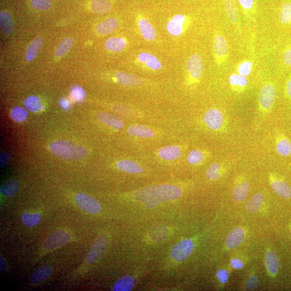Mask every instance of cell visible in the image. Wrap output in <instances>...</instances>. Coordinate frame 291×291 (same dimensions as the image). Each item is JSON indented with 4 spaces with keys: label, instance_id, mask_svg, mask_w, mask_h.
I'll use <instances>...</instances> for the list:
<instances>
[{
    "label": "cell",
    "instance_id": "6da1fadb",
    "mask_svg": "<svg viewBox=\"0 0 291 291\" xmlns=\"http://www.w3.org/2000/svg\"><path fill=\"white\" fill-rule=\"evenodd\" d=\"M182 194V190L172 184H159L144 188L134 193V198L145 203L147 208H154L165 201L175 200Z\"/></svg>",
    "mask_w": 291,
    "mask_h": 291
},
{
    "label": "cell",
    "instance_id": "7a4b0ae2",
    "mask_svg": "<svg viewBox=\"0 0 291 291\" xmlns=\"http://www.w3.org/2000/svg\"><path fill=\"white\" fill-rule=\"evenodd\" d=\"M49 149L53 154L58 157L69 160L86 158L89 154L88 149L86 147L63 140L50 143Z\"/></svg>",
    "mask_w": 291,
    "mask_h": 291
},
{
    "label": "cell",
    "instance_id": "3957f363",
    "mask_svg": "<svg viewBox=\"0 0 291 291\" xmlns=\"http://www.w3.org/2000/svg\"><path fill=\"white\" fill-rule=\"evenodd\" d=\"M276 91L275 86L267 82L262 87L259 94V107L262 113L270 112L275 103Z\"/></svg>",
    "mask_w": 291,
    "mask_h": 291
},
{
    "label": "cell",
    "instance_id": "277c9868",
    "mask_svg": "<svg viewBox=\"0 0 291 291\" xmlns=\"http://www.w3.org/2000/svg\"><path fill=\"white\" fill-rule=\"evenodd\" d=\"M213 50L215 61L218 66L225 64L229 57V49L225 36L216 34L214 38Z\"/></svg>",
    "mask_w": 291,
    "mask_h": 291
},
{
    "label": "cell",
    "instance_id": "5b68a950",
    "mask_svg": "<svg viewBox=\"0 0 291 291\" xmlns=\"http://www.w3.org/2000/svg\"><path fill=\"white\" fill-rule=\"evenodd\" d=\"M72 235L64 231H58L49 236L43 244V249L45 251L58 249L69 243Z\"/></svg>",
    "mask_w": 291,
    "mask_h": 291
},
{
    "label": "cell",
    "instance_id": "8992f818",
    "mask_svg": "<svg viewBox=\"0 0 291 291\" xmlns=\"http://www.w3.org/2000/svg\"><path fill=\"white\" fill-rule=\"evenodd\" d=\"M108 239L105 236H98L92 245L87 253L86 262L88 265L96 262L101 257L107 249Z\"/></svg>",
    "mask_w": 291,
    "mask_h": 291
},
{
    "label": "cell",
    "instance_id": "52a82bcc",
    "mask_svg": "<svg viewBox=\"0 0 291 291\" xmlns=\"http://www.w3.org/2000/svg\"><path fill=\"white\" fill-rule=\"evenodd\" d=\"M194 243L190 239H184L172 248L171 256L172 259L178 262L186 260L192 254Z\"/></svg>",
    "mask_w": 291,
    "mask_h": 291
},
{
    "label": "cell",
    "instance_id": "ba28073f",
    "mask_svg": "<svg viewBox=\"0 0 291 291\" xmlns=\"http://www.w3.org/2000/svg\"><path fill=\"white\" fill-rule=\"evenodd\" d=\"M76 199L78 206L87 213L96 214L101 211V205L89 195L80 193L77 195Z\"/></svg>",
    "mask_w": 291,
    "mask_h": 291
},
{
    "label": "cell",
    "instance_id": "9c48e42d",
    "mask_svg": "<svg viewBox=\"0 0 291 291\" xmlns=\"http://www.w3.org/2000/svg\"><path fill=\"white\" fill-rule=\"evenodd\" d=\"M187 70L193 81L198 82L204 73V64L202 58L198 54L190 56L187 60Z\"/></svg>",
    "mask_w": 291,
    "mask_h": 291
},
{
    "label": "cell",
    "instance_id": "30bf717a",
    "mask_svg": "<svg viewBox=\"0 0 291 291\" xmlns=\"http://www.w3.org/2000/svg\"><path fill=\"white\" fill-rule=\"evenodd\" d=\"M269 180L272 189L279 197L286 199L291 198V188L289 183L272 173Z\"/></svg>",
    "mask_w": 291,
    "mask_h": 291
},
{
    "label": "cell",
    "instance_id": "8fae6325",
    "mask_svg": "<svg viewBox=\"0 0 291 291\" xmlns=\"http://www.w3.org/2000/svg\"><path fill=\"white\" fill-rule=\"evenodd\" d=\"M204 120L210 130H220L223 125L224 116L221 110L211 109L205 114Z\"/></svg>",
    "mask_w": 291,
    "mask_h": 291
},
{
    "label": "cell",
    "instance_id": "7c38bea8",
    "mask_svg": "<svg viewBox=\"0 0 291 291\" xmlns=\"http://www.w3.org/2000/svg\"><path fill=\"white\" fill-rule=\"evenodd\" d=\"M245 237V233L242 228L238 227L233 229L228 234L226 240L227 247L230 249L236 248L243 242Z\"/></svg>",
    "mask_w": 291,
    "mask_h": 291
},
{
    "label": "cell",
    "instance_id": "4fadbf2b",
    "mask_svg": "<svg viewBox=\"0 0 291 291\" xmlns=\"http://www.w3.org/2000/svg\"><path fill=\"white\" fill-rule=\"evenodd\" d=\"M276 149L280 155L288 156L291 154V142L283 133H279L276 136Z\"/></svg>",
    "mask_w": 291,
    "mask_h": 291
},
{
    "label": "cell",
    "instance_id": "5bb4252c",
    "mask_svg": "<svg viewBox=\"0 0 291 291\" xmlns=\"http://www.w3.org/2000/svg\"><path fill=\"white\" fill-rule=\"evenodd\" d=\"M116 79L120 85L128 87L142 86L143 81L142 78L128 73L119 72L116 75Z\"/></svg>",
    "mask_w": 291,
    "mask_h": 291
},
{
    "label": "cell",
    "instance_id": "9a60e30c",
    "mask_svg": "<svg viewBox=\"0 0 291 291\" xmlns=\"http://www.w3.org/2000/svg\"><path fill=\"white\" fill-rule=\"evenodd\" d=\"M186 17L183 15H177L167 24V30L173 36H179L183 32V26L186 21Z\"/></svg>",
    "mask_w": 291,
    "mask_h": 291
},
{
    "label": "cell",
    "instance_id": "2e32d148",
    "mask_svg": "<svg viewBox=\"0 0 291 291\" xmlns=\"http://www.w3.org/2000/svg\"><path fill=\"white\" fill-rule=\"evenodd\" d=\"M250 187V183L247 181H242L235 184L233 190V200L237 203L242 202L247 197Z\"/></svg>",
    "mask_w": 291,
    "mask_h": 291
},
{
    "label": "cell",
    "instance_id": "e0dca14e",
    "mask_svg": "<svg viewBox=\"0 0 291 291\" xmlns=\"http://www.w3.org/2000/svg\"><path fill=\"white\" fill-rule=\"evenodd\" d=\"M98 120L104 124L115 128L121 130L124 127V124L119 117L108 113H101L97 115Z\"/></svg>",
    "mask_w": 291,
    "mask_h": 291
},
{
    "label": "cell",
    "instance_id": "ac0fdd59",
    "mask_svg": "<svg viewBox=\"0 0 291 291\" xmlns=\"http://www.w3.org/2000/svg\"><path fill=\"white\" fill-rule=\"evenodd\" d=\"M181 150L177 146H169L162 147L159 150L158 156L165 160H175L180 157Z\"/></svg>",
    "mask_w": 291,
    "mask_h": 291
},
{
    "label": "cell",
    "instance_id": "d6986e66",
    "mask_svg": "<svg viewBox=\"0 0 291 291\" xmlns=\"http://www.w3.org/2000/svg\"><path fill=\"white\" fill-rule=\"evenodd\" d=\"M224 6L228 19L233 25L239 24V13L235 0H225Z\"/></svg>",
    "mask_w": 291,
    "mask_h": 291
},
{
    "label": "cell",
    "instance_id": "ffe728a7",
    "mask_svg": "<svg viewBox=\"0 0 291 291\" xmlns=\"http://www.w3.org/2000/svg\"><path fill=\"white\" fill-rule=\"evenodd\" d=\"M53 272L52 267L49 265H42L32 274L30 281L33 284H38L46 281Z\"/></svg>",
    "mask_w": 291,
    "mask_h": 291
},
{
    "label": "cell",
    "instance_id": "44dd1931",
    "mask_svg": "<svg viewBox=\"0 0 291 291\" xmlns=\"http://www.w3.org/2000/svg\"><path fill=\"white\" fill-rule=\"evenodd\" d=\"M265 262L268 273L271 276H276L279 268V261L277 255L273 251H267Z\"/></svg>",
    "mask_w": 291,
    "mask_h": 291
},
{
    "label": "cell",
    "instance_id": "7402d4cb",
    "mask_svg": "<svg viewBox=\"0 0 291 291\" xmlns=\"http://www.w3.org/2000/svg\"><path fill=\"white\" fill-rule=\"evenodd\" d=\"M136 280L131 276L127 275L120 278L115 284L114 291H130L135 287Z\"/></svg>",
    "mask_w": 291,
    "mask_h": 291
},
{
    "label": "cell",
    "instance_id": "603a6c76",
    "mask_svg": "<svg viewBox=\"0 0 291 291\" xmlns=\"http://www.w3.org/2000/svg\"><path fill=\"white\" fill-rule=\"evenodd\" d=\"M139 26L143 37L149 41L155 40L156 33L154 27L146 19H142L139 22Z\"/></svg>",
    "mask_w": 291,
    "mask_h": 291
},
{
    "label": "cell",
    "instance_id": "cb8c5ba5",
    "mask_svg": "<svg viewBox=\"0 0 291 291\" xmlns=\"http://www.w3.org/2000/svg\"><path fill=\"white\" fill-rule=\"evenodd\" d=\"M229 83L232 88L235 92H242L248 85V80L246 77L238 74H233L229 78Z\"/></svg>",
    "mask_w": 291,
    "mask_h": 291
},
{
    "label": "cell",
    "instance_id": "d4e9b609",
    "mask_svg": "<svg viewBox=\"0 0 291 291\" xmlns=\"http://www.w3.org/2000/svg\"><path fill=\"white\" fill-rule=\"evenodd\" d=\"M118 26V22L114 18L106 20L97 25L96 30L100 35H107L114 32Z\"/></svg>",
    "mask_w": 291,
    "mask_h": 291
},
{
    "label": "cell",
    "instance_id": "484cf974",
    "mask_svg": "<svg viewBox=\"0 0 291 291\" xmlns=\"http://www.w3.org/2000/svg\"><path fill=\"white\" fill-rule=\"evenodd\" d=\"M131 135L144 138H151L154 136V132L150 128L143 125H133L128 128Z\"/></svg>",
    "mask_w": 291,
    "mask_h": 291
},
{
    "label": "cell",
    "instance_id": "4316f807",
    "mask_svg": "<svg viewBox=\"0 0 291 291\" xmlns=\"http://www.w3.org/2000/svg\"><path fill=\"white\" fill-rule=\"evenodd\" d=\"M138 58L149 68L158 70L162 68L160 60L151 54L143 53L139 55Z\"/></svg>",
    "mask_w": 291,
    "mask_h": 291
},
{
    "label": "cell",
    "instance_id": "83f0119b",
    "mask_svg": "<svg viewBox=\"0 0 291 291\" xmlns=\"http://www.w3.org/2000/svg\"><path fill=\"white\" fill-rule=\"evenodd\" d=\"M117 167L120 170L130 174H138L139 173L144 172L139 164L131 160H120L117 162Z\"/></svg>",
    "mask_w": 291,
    "mask_h": 291
},
{
    "label": "cell",
    "instance_id": "f1b7e54d",
    "mask_svg": "<svg viewBox=\"0 0 291 291\" xmlns=\"http://www.w3.org/2000/svg\"><path fill=\"white\" fill-rule=\"evenodd\" d=\"M91 10L97 14H105L111 12L112 5L108 0H90Z\"/></svg>",
    "mask_w": 291,
    "mask_h": 291
},
{
    "label": "cell",
    "instance_id": "f546056e",
    "mask_svg": "<svg viewBox=\"0 0 291 291\" xmlns=\"http://www.w3.org/2000/svg\"><path fill=\"white\" fill-rule=\"evenodd\" d=\"M264 200V194L262 193H257L246 204V209L250 213H255L259 210Z\"/></svg>",
    "mask_w": 291,
    "mask_h": 291
},
{
    "label": "cell",
    "instance_id": "4dcf8cb0",
    "mask_svg": "<svg viewBox=\"0 0 291 291\" xmlns=\"http://www.w3.org/2000/svg\"><path fill=\"white\" fill-rule=\"evenodd\" d=\"M126 46V42L124 38L112 37L109 38L105 42V47L109 51L119 53L122 51Z\"/></svg>",
    "mask_w": 291,
    "mask_h": 291
},
{
    "label": "cell",
    "instance_id": "1f68e13d",
    "mask_svg": "<svg viewBox=\"0 0 291 291\" xmlns=\"http://www.w3.org/2000/svg\"><path fill=\"white\" fill-rule=\"evenodd\" d=\"M20 184L15 180H10L4 183L0 189V192L5 197H13L19 191Z\"/></svg>",
    "mask_w": 291,
    "mask_h": 291
},
{
    "label": "cell",
    "instance_id": "d6a6232c",
    "mask_svg": "<svg viewBox=\"0 0 291 291\" xmlns=\"http://www.w3.org/2000/svg\"><path fill=\"white\" fill-rule=\"evenodd\" d=\"M42 39L38 37L30 43L26 52V58L28 61H30L37 57L42 47Z\"/></svg>",
    "mask_w": 291,
    "mask_h": 291
},
{
    "label": "cell",
    "instance_id": "836d02e7",
    "mask_svg": "<svg viewBox=\"0 0 291 291\" xmlns=\"http://www.w3.org/2000/svg\"><path fill=\"white\" fill-rule=\"evenodd\" d=\"M279 20L282 25L291 24V2H284L280 9Z\"/></svg>",
    "mask_w": 291,
    "mask_h": 291
},
{
    "label": "cell",
    "instance_id": "e575fe53",
    "mask_svg": "<svg viewBox=\"0 0 291 291\" xmlns=\"http://www.w3.org/2000/svg\"><path fill=\"white\" fill-rule=\"evenodd\" d=\"M0 26L2 31L10 34L14 29L13 22L10 15L5 12H1L0 13Z\"/></svg>",
    "mask_w": 291,
    "mask_h": 291
},
{
    "label": "cell",
    "instance_id": "d590c367",
    "mask_svg": "<svg viewBox=\"0 0 291 291\" xmlns=\"http://www.w3.org/2000/svg\"><path fill=\"white\" fill-rule=\"evenodd\" d=\"M21 220L24 225L27 227L32 228L38 225L41 222V217L38 212L35 213H29V212H25L22 215Z\"/></svg>",
    "mask_w": 291,
    "mask_h": 291
},
{
    "label": "cell",
    "instance_id": "8d00e7d4",
    "mask_svg": "<svg viewBox=\"0 0 291 291\" xmlns=\"http://www.w3.org/2000/svg\"><path fill=\"white\" fill-rule=\"evenodd\" d=\"M222 170V167L219 164H212L206 171L205 176L210 180H217L220 177Z\"/></svg>",
    "mask_w": 291,
    "mask_h": 291
},
{
    "label": "cell",
    "instance_id": "74e56055",
    "mask_svg": "<svg viewBox=\"0 0 291 291\" xmlns=\"http://www.w3.org/2000/svg\"><path fill=\"white\" fill-rule=\"evenodd\" d=\"M73 40L71 37L66 38L60 42L55 52V57L60 58L68 53L72 47Z\"/></svg>",
    "mask_w": 291,
    "mask_h": 291
},
{
    "label": "cell",
    "instance_id": "f35d334b",
    "mask_svg": "<svg viewBox=\"0 0 291 291\" xmlns=\"http://www.w3.org/2000/svg\"><path fill=\"white\" fill-rule=\"evenodd\" d=\"M25 107L33 113L40 110L41 107L40 99L36 96H31L28 97L25 101Z\"/></svg>",
    "mask_w": 291,
    "mask_h": 291
},
{
    "label": "cell",
    "instance_id": "ab89813d",
    "mask_svg": "<svg viewBox=\"0 0 291 291\" xmlns=\"http://www.w3.org/2000/svg\"><path fill=\"white\" fill-rule=\"evenodd\" d=\"M10 116L16 122H20L25 121L28 116V112L24 108L16 106L11 111Z\"/></svg>",
    "mask_w": 291,
    "mask_h": 291
},
{
    "label": "cell",
    "instance_id": "60d3db41",
    "mask_svg": "<svg viewBox=\"0 0 291 291\" xmlns=\"http://www.w3.org/2000/svg\"><path fill=\"white\" fill-rule=\"evenodd\" d=\"M204 159V155L203 152L198 149H194L189 153L187 161L190 164L198 165L202 162Z\"/></svg>",
    "mask_w": 291,
    "mask_h": 291
},
{
    "label": "cell",
    "instance_id": "b9f144b4",
    "mask_svg": "<svg viewBox=\"0 0 291 291\" xmlns=\"http://www.w3.org/2000/svg\"><path fill=\"white\" fill-rule=\"evenodd\" d=\"M252 66L253 63L249 60L242 61L237 67L238 74L246 77L249 76L252 71Z\"/></svg>",
    "mask_w": 291,
    "mask_h": 291
},
{
    "label": "cell",
    "instance_id": "7bdbcfd3",
    "mask_svg": "<svg viewBox=\"0 0 291 291\" xmlns=\"http://www.w3.org/2000/svg\"><path fill=\"white\" fill-rule=\"evenodd\" d=\"M30 4L33 8L40 10H47L51 8V0H31Z\"/></svg>",
    "mask_w": 291,
    "mask_h": 291
},
{
    "label": "cell",
    "instance_id": "ee69618b",
    "mask_svg": "<svg viewBox=\"0 0 291 291\" xmlns=\"http://www.w3.org/2000/svg\"><path fill=\"white\" fill-rule=\"evenodd\" d=\"M71 96L76 101H81L86 97V93L82 87H76L72 89Z\"/></svg>",
    "mask_w": 291,
    "mask_h": 291
},
{
    "label": "cell",
    "instance_id": "f6af8a7d",
    "mask_svg": "<svg viewBox=\"0 0 291 291\" xmlns=\"http://www.w3.org/2000/svg\"><path fill=\"white\" fill-rule=\"evenodd\" d=\"M282 60L284 64L287 67H291V46L285 48L283 52Z\"/></svg>",
    "mask_w": 291,
    "mask_h": 291
},
{
    "label": "cell",
    "instance_id": "bcb514c9",
    "mask_svg": "<svg viewBox=\"0 0 291 291\" xmlns=\"http://www.w3.org/2000/svg\"><path fill=\"white\" fill-rule=\"evenodd\" d=\"M259 279L256 276H252L246 284L245 289L248 291H253L259 286Z\"/></svg>",
    "mask_w": 291,
    "mask_h": 291
},
{
    "label": "cell",
    "instance_id": "7dc6e473",
    "mask_svg": "<svg viewBox=\"0 0 291 291\" xmlns=\"http://www.w3.org/2000/svg\"><path fill=\"white\" fill-rule=\"evenodd\" d=\"M238 1L240 6L246 12H249L251 10H253L255 0H238Z\"/></svg>",
    "mask_w": 291,
    "mask_h": 291
},
{
    "label": "cell",
    "instance_id": "c3c4849f",
    "mask_svg": "<svg viewBox=\"0 0 291 291\" xmlns=\"http://www.w3.org/2000/svg\"><path fill=\"white\" fill-rule=\"evenodd\" d=\"M217 276L222 283H225L227 281L229 273L227 270L222 269L217 272Z\"/></svg>",
    "mask_w": 291,
    "mask_h": 291
},
{
    "label": "cell",
    "instance_id": "681fc988",
    "mask_svg": "<svg viewBox=\"0 0 291 291\" xmlns=\"http://www.w3.org/2000/svg\"><path fill=\"white\" fill-rule=\"evenodd\" d=\"M285 92L286 96L289 98H291V76L288 78L285 85Z\"/></svg>",
    "mask_w": 291,
    "mask_h": 291
},
{
    "label": "cell",
    "instance_id": "f907efd6",
    "mask_svg": "<svg viewBox=\"0 0 291 291\" xmlns=\"http://www.w3.org/2000/svg\"><path fill=\"white\" fill-rule=\"evenodd\" d=\"M9 160V155L7 152H3L1 154V157H0V163H1V167L4 166L7 164Z\"/></svg>",
    "mask_w": 291,
    "mask_h": 291
},
{
    "label": "cell",
    "instance_id": "816d5d0a",
    "mask_svg": "<svg viewBox=\"0 0 291 291\" xmlns=\"http://www.w3.org/2000/svg\"><path fill=\"white\" fill-rule=\"evenodd\" d=\"M231 265L236 269H240L243 267V262L238 259H233L231 262Z\"/></svg>",
    "mask_w": 291,
    "mask_h": 291
},
{
    "label": "cell",
    "instance_id": "f5cc1de1",
    "mask_svg": "<svg viewBox=\"0 0 291 291\" xmlns=\"http://www.w3.org/2000/svg\"><path fill=\"white\" fill-rule=\"evenodd\" d=\"M5 267H6V264H5L3 259L1 257V258H0V271L3 272L5 269Z\"/></svg>",
    "mask_w": 291,
    "mask_h": 291
},
{
    "label": "cell",
    "instance_id": "db71d44e",
    "mask_svg": "<svg viewBox=\"0 0 291 291\" xmlns=\"http://www.w3.org/2000/svg\"><path fill=\"white\" fill-rule=\"evenodd\" d=\"M60 104L61 106L64 109H67L69 107V103L66 100H63L62 102H61Z\"/></svg>",
    "mask_w": 291,
    "mask_h": 291
},
{
    "label": "cell",
    "instance_id": "11a10c76",
    "mask_svg": "<svg viewBox=\"0 0 291 291\" xmlns=\"http://www.w3.org/2000/svg\"><path fill=\"white\" fill-rule=\"evenodd\" d=\"M290 237L291 238V229H290Z\"/></svg>",
    "mask_w": 291,
    "mask_h": 291
}]
</instances>
